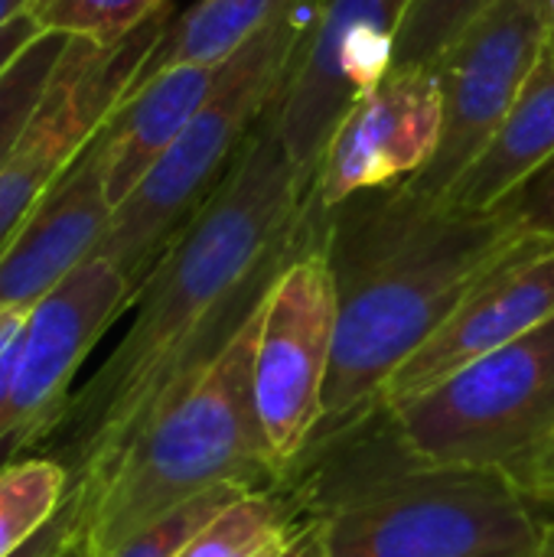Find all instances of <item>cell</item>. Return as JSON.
Here are the masks:
<instances>
[{"label": "cell", "mask_w": 554, "mask_h": 557, "mask_svg": "<svg viewBox=\"0 0 554 557\" xmlns=\"http://www.w3.org/2000/svg\"><path fill=\"white\" fill-rule=\"evenodd\" d=\"M225 62H186L134 82V88L124 95V101L111 111V117L101 127L108 196L114 206L147 176V170L202 111V104L219 88Z\"/></svg>", "instance_id": "cell-15"}, {"label": "cell", "mask_w": 554, "mask_h": 557, "mask_svg": "<svg viewBox=\"0 0 554 557\" xmlns=\"http://www.w3.org/2000/svg\"><path fill=\"white\" fill-rule=\"evenodd\" d=\"M72 36L42 33L3 75H0V170L23 140L33 114L39 111L59 62L69 49Z\"/></svg>", "instance_id": "cell-20"}, {"label": "cell", "mask_w": 554, "mask_h": 557, "mask_svg": "<svg viewBox=\"0 0 554 557\" xmlns=\"http://www.w3.org/2000/svg\"><path fill=\"white\" fill-rule=\"evenodd\" d=\"M545 7H549V26L554 29V0H545Z\"/></svg>", "instance_id": "cell-33"}, {"label": "cell", "mask_w": 554, "mask_h": 557, "mask_svg": "<svg viewBox=\"0 0 554 557\" xmlns=\"http://www.w3.org/2000/svg\"><path fill=\"white\" fill-rule=\"evenodd\" d=\"M554 157V29L545 36L513 108L480 160L451 186L441 206L490 212Z\"/></svg>", "instance_id": "cell-16"}, {"label": "cell", "mask_w": 554, "mask_h": 557, "mask_svg": "<svg viewBox=\"0 0 554 557\" xmlns=\"http://www.w3.org/2000/svg\"><path fill=\"white\" fill-rule=\"evenodd\" d=\"M300 3L304 0H199L186 13L170 20L137 82L170 65L229 62L251 36H258L268 23Z\"/></svg>", "instance_id": "cell-18"}, {"label": "cell", "mask_w": 554, "mask_h": 557, "mask_svg": "<svg viewBox=\"0 0 554 557\" xmlns=\"http://www.w3.org/2000/svg\"><path fill=\"white\" fill-rule=\"evenodd\" d=\"M554 317V238L529 235L389 379L382 405L405 401Z\"/></svg>", "instance_id": "cell-13"}, {"label": "cell", "mask_w": 554, "mask_h": 557, "mask_svg": "<svg viewBox=\"0 0 554 557\" xmlns=\"http://www.w3.org/2000/svg\"><path fill=\"white\" fill-rule=\"evenodd\" d=\"M258 313L196 382L176 392L140 428L95 490H72L82 503L88 555L114 552L131 535L216 486L232 483L264 493L287 483L268 450L255 408Z\"/></svg>", "instance_id": "cell-4"}, {"label": "cell", "mask_w": 554, "mask_h": 557, "mask_svg": "<svg viewBox=\"0 0 554 557\" xmlns=\"http://www.w3.org/2000/svg\"><path fill=\"white\" fill-rule=\"evenodd\" d=\"M62 557H91V555H88V548H85V539H82V542H75V545H72V548H69V552H65Z\"/></svg>", "instance_id": "cell-32"}, {"label": "cell", "mask_w": 554, "mask_h": 557, "mask_svg": "<svg viewBox=\"0 0 554 557\" xmlns=\"http://www.w3.org/2000/svg\"><path fill=\"white\" fill-rule=\"evenodd\" d=\"M313 215V180L264 111L212 196L140 284L114 352L72 392L39 447L69 473V490H95L140 428L222 356L310 235Z\"/></svg>", "instance_id": "cell-1"}, {"label": "cell", "mask_w": 554, "mask_h": 557, "mask_svg": "<svg viewBox=\"0 0 554 557\" xmlns=\"http://www.w3.org/2000/svg\"><path fill=\"white\" fill-rule=\"evenodd\" d=\"M304 26L307 13L300 3L251 36L225 62V75L202 111L114 206L95 258L111 261L127 277L134 297L163 251L212 196L238 147L274 101Z\"/></svg>", "instance_id": "cell-5"}, {"label": "cell", "mask_w": 554, "mask_h": 557, "mask_svg": "<svg viewBox=\"0 0 554 557\" xmlns=\"http://www.w3.org/2000/svg\"><path fill=\"white\" fill-rule=\"evenodd\" d=\"M320 235L323 209L317 206L310 235L261 304L255 336V408L268 450L287 480L320 431L333 366L336 290Z\"/></svg>", "instance_id": "cell-7"}, {"label": "cell", "mask_w": 554, "mask_h": 557, "mask_svg": "<svg viewBox=\"0 0 554 557\" xmlns=\"http://www.w3.org/2000/svg\"><path fill=\"white\" fill-rule=\"evenodd\" d=\"M291 483L327 557H529L549 522L500 473L418 467L385 408L313 447Z\"/></svg>", "instance_id": "cell-3"}, {"label": "cell", "mask_w": 554, "mask_h": 557, "mask_svg": "<svg viewBox=\"0 0 554 557\" xmlns=\"http://www.w3.org/2000/svg\"><path fill=\"white\" fill-rule=\"evenodd\" d=\"M29 7H33V0H0V29L7 23H13L16 16L29 13Z\"/></svg>", "instance_id": "cell-29"}, {"label": "cell", "mask_w": 554, "mask_h": 557, "mask_svg": "<svg viewBox=\"0 0 554 557\" xmlns=\"http://www.w3.org/2000/svg\"><path fill=\"white\" fill-rule=\"evenodd\" d=\"M500 0H411L395 39V69L434 65Z\"/></svg>", "instance_id": "cell-21"}, {"label": "cell", "mask_w": 554, "mask_h": 557, "mask_svg": "<svg viewBox=\"0 0 554 557\" xmlns=\"http://www.w3.org/2000/svg\"><path fill=\"white\" fill-rule=\"evenodd\" d=\"M385 408L418 467L513 480L554 444V317Z\"/></svg>", "instance_id": "cell-6"}, {"label": "cell", "mask_w": 554, "mask_h": 557, "mask_svg": "<svg viewBox=\"0 0 554 557\" xmlns=\"http://www.w3.org/2000/svg\"><path fill=\"white\" fill-rule=\"evenodd\" d=\"M411 0H317L287 75L268 104L307 180L343 117L395 69V39Z\"/></svg>", "instance_id": "cell-8"}, {"label": "cell", "mask_w": 554, "mask_h": 557, "mask_svg": "<svg viewBox=\"0 0 554 557\" xmlns=\"http://www.w3.org/2000/svg\"><path fill=\"white\" fill-rule=\"evenodd\" d=\"M111 215L114 202L108 196L104 140L98 131L3 248L0 310L29 313L72 271L95 258Z\"/></svg>", "instance_id": "cell-14"}, {"label": "cell", "mask_w": 554, "mask_h": 557, "mask_svg": "<svg viewBox=\"0 0 554 557\" xmlns=\"http://www.w3.org/2000/svg\"><path fill=\"white\" fill-rule=\"evenodd\" d=\"M529 557H554V519L545 522V532H542V542L535 545V552Z\"/></svg>", "instance_id": "cell-30"}, {"label": "cell", "mask_w": 554, "mask_h": 557, "mask_svg": "<svg viewBox=\"0 0 554 557\" xmlns=\"http://www.w3.org/2000/svg\"><path fill=\"white\" fill-rule=\"evenodd\" d=\"M441 82L434 65L392 69L343 117L320 160L313 196L323 212L421 173L441 140Z\"/></svg>", "instance_id": "cell-12"}, {"label": "cell", "mask_w": 554, "mask_h": 557, "mask_svg": "<svg viewBox=\"0 0 554 557\" xmlns=\"http://www.w3.org/2000/svg\"><path fill=\"white\" fill-rule=\"evenodd\" d=\"M127 307H134L127 277L111 261L88 258L26 313L20 362L3 408L0 467L49 441L82 362Z\"/></svg>", "instance_id": "cell-11"}, {"label": "cell", "mask_w": 554, "mask_h": 557, "mask_svg": "<svg viewBox=\"0 0 554 557\" xmlns=\"http://www.w3.org/2000/svg\"><path fill=\"white\" fill-rule=\"evenodd\" d=\"M529 232L554 238V157L503 202Z\"/></svg>", "instance_id": "cell-24"}, {"label": "cell", "mask_w": 554, "mask_h": 557, "mask_svg": "<svg viewBox=\"0 0 554 557\" xmlns=\"http://www.w3.org/2000/svg\"><path fill=\"white\" fill-rule=\"evenodd\" d=\"M69 496V473L36 454L0 467V557L36 539Z\"/></svg>", "instance_id": "cell-19"}, {"label": "cell", "mask_w": 554, "mask_h": 557, "mask_svg": "<svg viewBox=\"0 0 554 557\" xmlns=\"http://www.w3.org/2000/svg\"><path fill=\"white\" fill-rule=\"evenodd\" d=\"M42 36V26L29 16V13H23V16H16L13 23H7L3 29H0V75L36 42Z\"/></svg>", "instance_id": "cell-27"}, {"label": "cell", "mask_w": 554, "mask_h": 557, "mask_svg": "<svg viewBox=\"0 0 554 557\" xmlns=\"http://www.w3.org/2000/svg\"><path fill=\"white\" fill-rule=\"evenodd\" d=\"M248 490L232 486V483L229 486H216V490L189 499L186 506L173 509L170 516L157 519L153 525H147L144 532L131 535L124 545H118L114 552H108V555L101 557H176L202 525H209L225 506H232Z\"/></svg>", "instance_id": "cell-23"}, {"label": "cell", "mask_w": 554, "mask_h": 557, "mask_svg": "<svg viewBox=\"0 0 554 557\" xmlns=\"http://www.w3.org/2000/svg\"><path fill=\"white\" fill-rule=\"evenodd\" d=\"M549 33L545 0H500L434 62L444 111L441 140L431 163L402 183L405 193L421 202H444L490 147Z\"/></svg>", "instance_id": "cell-10"}, {"label": "cell", "mask_w": 554, "mask_h": 557, "mask_svg": "<svg viewBox=\"0 0 554 557\" xmlns=\"http://www.w3.org/2000/svg\"><path fill=\"white\" fill-rule=\"evenodd\" d=\"M304 557H327V548H323V529H320V525H317V532H313V539H310Z\"/></svg>", "instance_id": "cell-31"}, {"label": "cell", "mask_w": 554, "mask_h": 557, "mask_svg": "<svg viewBox=\"0 0 554 557\" xmlns=\"http://www.w3.org/2000/svg\"><path fill=\"white\" fill-rule=\"evenodd\" d=\"M23 320H26V313H20V310H0V349L23 326Z\"/></svg>", "instance_id": "cell-28"}, {"label": "cell", "mask_w": 554, "mask_h": 557, "mask_svg": "<svg viewBox=\"0 0 554 557\" xmlns=\"http://www.w3.org/2000/svg\"><path fill=\"white\" fill-rule=\"evenodd\" d=\"M75 542H82V503L69 490V496H65L62 509L52 516V522L10 557H62Z\"/></svg>", "instance_id": "cell-25"}, {"label": "cell", "mask_w": 554, "mask_h": 557, "mask_svg": "<svg viewBox=\"0 0 554 557\" xmlns=\"http://www.w3.org/2000/svg\"><path fill=\"white\" fill-rule=\"evenodd\" d=\"M170 20L173 3L153 13L121 42L98 46L78 36L69 39L39 111L0 170V255L39 199L52 189V183L75 163V157L91 144L111 111L134 88Z\"/></svg>", "instance_id": "cell-9"}, {"label": "cell", "mask_w": 554, "mask_h": 557, "mask_svg": "<svg viewBox=\"0 0 554 557\" xmlns=\"http://www.w3.org/2000/svg\"><path fill=\"white\" fill-rule=\"evenodd\" d=\"M317 525L320 519L284 483L225 506L176 557H304Z\"/></svg>", "instance_id": "cell-17"}, {"label": "cell", "mask_w": 554, "mask_h": 557, "mask_svg": "<svg viewBox=\"0 0 554 557\" xmlns=\"http://www.w3.org/2000/svg\"><path fill=\"white\" fill-rule=\"evenodd\" d=\"M509 483H513V486L522 493V499H529L539 512H542V509H554V444L539 457V460H532L522 473H516Z\"/></svg>", "instance_id": "cell-26"}, {"label": "cell", "mask_w": 554, "mask_h": 557, "mask_svg": "<svg viewBox=\"0 0 554 557\" xmlns=\"http://www.w3.org/2000/svg\"><path fill=\"white\" fill-rule=\"evenodd\" d=\"M170 0H33L29 16L42 33L91 39L98 46L121 42Z\"/></svg>", "instance_id": "cell-22"}, {"label": "cell", "mask_w": 554, "mask_h": 557, "mask_svg": "<svg viewBox=\"0 0 554 557\" xmlns=\"http://www.w3.org/2000/svg\"><path fill=\"white\" fill-rule=\"evenodd\" d=\"M529 235L506 206L490 212L434 206L402 183L323 212L336 336L310 450L382 408L389 379Z\"/></svg>", "instance_id": "cell-2"}]
</instances>
